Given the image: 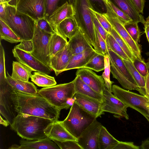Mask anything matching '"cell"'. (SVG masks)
I'll use <instances>...</instances> for the list:
<instances>
[{"label": "cell", "mask_w": 149, "mask_h": 149, "mask_svg": "<svg viewBox=\"0 0 149 149\" xmlns=\"http://www.w3.org/2000/svg\"><path fill=\"white\" fill-rule=\"evenodd\" d=\"M11 97L17 113L58 120L61 110L38 94L29 95L13 91Z\"/></svg>", "instance_id": "obj_1"}, {"label": "cell", "mask_w": 149, "mask_h": 149, "mask_svg": "<svg viewBox=\"0 0 149 149\" xmlns=\"http://www.w3.org/2000/svg\"><path fill=\"white\" fill-rule=\"evenodd\" d=\"M54 121L41 117L18 113L10 125L23 139L33 140L47 137L45 130Z\"/></svg>", "instance_id": "obj_2"}, {"label": "cell", "mask_w": 149, "mask_h": 149, "mask_svg": "<svg viewBox=\"0 0 149 149\" xmlns=\"http://www.w3.org/2000/svg\"><path fill=\"white\" fill-rule=\"evenodd\" d=\"M6 14L2 19L22 40H31L33 37L35 21L29 16L21 13L16 7L8 3Z\"/></svg>", "instance_id": "obj_3"}, {"label": "cell", "mask_w": 149, "mask_h": 149, "mask_svg": "<svg viewBox=\"0 0 149 149\" xmlns=\"http://www.w3.org/2000/svg\"><path fill=\"white\" fill-rule=\"evenodd\" d=\"M73 81L69 83L44 87L38 90V94L52 105L61 110L68 109L74 102L75 93Z\"/></svg>", "instance_id": "obj_4"}, {"label": "cell", "mask_w": 149, "mask_h": 149, "mask_svg": "<svg viewBox=\"0 0 149 149\" xmlns=\"http://www.w3.org/2000/svg\"><path fill=\"white\" fill-rule=\"evenodd\" d=\"M74 11V17L80 30L90 44L95 47V33L90 8H93L89 0H69Z\"/></svg>", "instance_id": "obj_5"}, {"label": "cell", "mask_w": 149, "mask_h": 149, "mask_svg": "<svg viewBox=\"0 0 149 149\" xmlns=\"http://www.w3.org/2000/svg\"><path fill=\"white\" fill-rule=\"evenodd\" d=\"M96 118L74 102L67 117L62 122L69 132L77 139Z\"/></svg>", "instance_id": "obj_6"}, {"label": "cell", "mask_w": 149, "mask_h": 149, "mask_svg": "<svg viewBox=\"0 0 149 149\" xmlns=\"http://www.w3.org/2000/svg\"><path fill=\"white\" fill-rule=\"evenodd\" d=\"M113 94L128 107L136 110L149 122V99L146 97L113 85Z\"/></svg>", "instance_id": "obj_7"}, {"label": "cell", "mask_w": 149, "mask_h": 149, "mask_svg": "<svg viewBox=\"0 0 149 149\" xmlns=\"http://www.w3.org/2000/svg\"><path fill=\"white\" fill-rule=\"evenodd\" d=\"M52 34L41 29L35 22L34 34L31 39L33 49L30 54L49 67L50 62L49 41Z\"/></svg>", "instance_id": "obj_8"}, {"label": "cell", "mask_w": 149, "mask_h": 149, "mask_svg": "<svg viewBox=\"0 0 149 149\" xmlns=\"http://www.w3.org/2000/svg\"><path fill=\"white\" fill-rule=\"evenodd\" d=\"M104 2L106 8V12L102 13L112 27L125 41L136 57L140 60H142L139 45L136 43L131 37L108 4L107 1H104Z\"/></svg>", "instance_id": "obj_9"}, {"label": "cell", "mask_w": 149, "mask_h": 149, "mask_svg": "<svg viewBox=\"0 0 149 149\" xmlns=\"http://www.w3.org/2000/svg\"><path fill=\"white\" fill-rule=\"evenodd\" d=\"M13 91L7 78L0 84V113L9 122L10 125L18 114L11 97V93Z\"/></svg>", "instance_id": "obj_10"}, {"label": "cell", "mask_w": 149, "mask_h": 149, "mask_svg": "<svg viewBox=\"0 0 149 149\" xmlns=\"http://www.w3.org/2000/svg\"><path fill=\"white\" fill-rule=\"evenodd\" d=\"M17 11L35 21L46 17V0H17Z\"/></svg>", "instance_id": "obj_11"}, {"label": "cell", "mask_w": 149, "mask_h": 149, "mask_svg": "<svg viewBox=\"0 0 149 149\" xmlns=\"http://www.w3.org/2000/svg\"><path fill=\"white\" fill-rule=\"evenodd\" d=\"M102 95L104 97L102 105L103 112L113 114L114 117L117 118H125L127 120L129 119L127 113L128 107L109 91L105 86Z\"/></svg>", "instance_id": "obj_12"}, {"label": "cell", "mask_w": 149, "mask_h": 149, "mask_svg": "<svg viewBox=\"0 0 149 149\" xmlns=\"http://www.w3.org/2000/svg\"><path fill=\"white\" fill-rule=\"evenodd\" d=\"M102 125L96 120L82 132L77 141L82 149H99V137Z\"/></svg>", "instance_id": "obj_13"}, {"label": "cell", "mask_w": 149, "mask_h": 149, "mask_svg": "<svg viewBox=\"0 0 149 149\" xmlns=\"http://www.w3.org/2000/svg\"><path fill=\"white\" fill-rule=\"evenodd\" d=\"M14 57L18 62L29 67L33 71L50 74L52 69L41 62L30 53L26 52L15 46L12 50Z\"/></svg>", "instance_id": "obj_14"}, {"label": "cell", "mask_w": 149, "mask_h": 149, "mask_svg": "<svg viewBox=\"0 0 149 149\" xmlns=\"http://www.w3.org/2000/svg\"><path fill=\"white\" fill-rule=\"evenodd\" d=\"M76 75L79 76L84 82L93 90L102 95L105 86L102 76L97 75L91 70L84 67L78 69Z\"/></svg>", "instance_id": "obj_15"}, {"label": "cell", "mask_w": 149, "mask_h": 149, "mask_svg": "<svg viewBox=\"0 0 149 149\" xmlns=\"http://www.w3.org/2000/svg\"><path fill=\"white\" fill-rule=\"evenodd\" d=\"M73 98L76 103L96 118L104 114L102 110V102L77 93H75Z\"/></svg>", "instance_id": "obj_16"}, {"label": "cell", "mask_w": 149, "mask_h": 149, "mask_svg": "<svg viewBox=\"0 0 149 149\" xmlns=\"http://www.w3.org/2000/svg\"><path fill=\"white\" fill-rule=\"evenodd\" d=\"M74 15L72 5L66 1L53 11L47 20L53 31L57 33V27L60 23L66 19L74 17Z\"/></svg>", "instance_id": "obj_17"}, {"label": "cell", "mask_w": 149, "mask_h": 149, "mask_svg": "<svg viewBox=\"0 0 149 149\" xmlns=\"http://www.w3.org/2000/svg\"><path fill=\"white\" fill-rule=\"evenodd\" d=\"M45 132L47 137L52 140L61 141L68 140L77 141V139L65 127L62 121L57 120L54 121L45 129Z\"/></svg>", "instance_id": "obj_18"}, {"label": "cell", "mask_w": 149, "mask_h": 149, "mask_svg": "<svg viewBox=\"0 0 149 149\" xmlns=\"http://www.w3.org/2000/svg\"><path fill=\"white\" fill-rule=\"evenodd\" d=\"M73 55L68 43L62 50L51 58L50 67L56 76L64 71Z\"/></svg>", "instance_id": "obj_19"}, {"label": "cell", "mask_w": 149, "mask_h": 149, "mask_svg": "<svg viewBox=\"0 0 149 149\" xmlns=\"http://www.w3.org/2000/svg\"><path fill=\"white\" fill-rule=\"evenodd\" d=\"M20 145L13 144L9 148L10 149H59V147L48 137L36 140H21Z\"/></svg>", "instance_id": "obj_20"}, {"label": "cell", "mask_w": 149, "mask_h": 149, "mask_svg": "<svg viewBox=\"0 0 149 149\" xmlns=\"http://www.w3.org/2000/svg\"><path fill=\"white\" fill-rule=\"evenodd\" d=\"M127 15L133 21L146 22L142 15L136 10L131 0H109Z\"/></svg>", "instance_id": "obj_21"}, {"label": "cell", "mask_w": 149, "mask_h": 149, "mask_svg": "<svg viewBox=\"0 0 149 149\" xmlns=\"http://www.w3.org/2000/svg\"><path fill=\"white\" fill-rule=\"evenodd\" d=\"M97 52L94 48L73 55L64 71L84 68L93 56Z\"/></svg>", "instance_id": "obj_22"}, {"label": "cell", "mask_w": 149, "mask_h": 149, "mask_svg": "<svg viewBox=\"0 0 149 149\" xmlns=\"http://www.w3.org/2000/svg\"><path fill=\"white\" fill-rule=\"evenodd\" d=\"M68 44L73 55L81 53L88 49L93 48L80 30L69 39Z\"/></svg>", "instance_id": "obj_23"}, {"label": "cell", "mask_w": 149, "mask_h": 149, "mask_svg": "<svg viewBox=\"0 0 149 149\" xmlns=\"http://www.w3.org/2000/svg\"><path fill=\"white\" fill-rule=\"evenodd\" d=\"M7 79L14 91L29 95L38 94V90L33 83L13 78L7 71Z\"/></svg>", "instance_id": "obj_24"}, {"label": "cell", "mask_w": 149, "mask_h": 149, "mask_svg": "<svg viewBox=\"0 0 149 149\" xmlns=\"http://www.w3.org/2000/svg\"><path fill=\"white\" fill-rule=\"evenodd\" d=\"M80 29L74 17L66 19L61 22L57 28V34L65 38L70 39Z\"/></svg>", "instance_id": "obj_25"}, {"label": "cell", "mask_w": 149, "mask_h": 149, "mask_svg": "<svg viewBox=\"0 0 149 149\" xmlns=\"http://www.w3.org/2000/svg\"><path fill=\"white\" fill-rule=\"evenodd\" d=\"M74 85L76 93L86 95L102 102L104 98L103 95L91 88L84 82L79 76H76L73 80Z\"/></svg>", "instance_id": "obj_26"}, {"label": "cell", "mask_w": 149, "mask_h": 149, "mask_svg": "<svg viewBox=\"0 0 149 149\" xmlns=\"http://www.w3.org/2000/svg\"><path fill=\"white\" fill-rule=\"evenodd\" d=\"M119 141L113 137L102 125L98 139L99 149H113Z\"/></svg>", "instance_id": "obj_27"}, {"label": "cell", "mask_w": 149, "mask_h": 149, "mask_svg": "<svg viewBox=\"0 0 149 149\" xmlns=\"http://www.w3.org/2000/svg\"><path fill=\"white\" fill-rule=\"evenodd\" d=\"M11 77L13 79L25 81H29L32 75V70L18 61H13Z\"/></svg>", "instance_id": "obj_28"}, {"label": "cell", "mask_w": 149, "mask_h": 149, "mask_svg": "<svg viewBox=\"0 0 149 149\" xmlns=\"http://www.w3.org/2000/svg\"><path fill=\"white\" fill-rule=\"evenodd\" d=\"M107 50L106 54L108 55L110 60L113 62L130 81L137 86L134 79L126 67L123 59L112 51L107 44Z\"/></svg>", "instance_id": "obj_29"}, {"label": "cell", "mask_w": 149, "mask_h": 149, "mask_svg": "<svg viewBox=\"0 0 149 149\" xmlns=\"http://www.w3.org/2000/svg\"><path fill=\"white\" fill-rule=\"evenodd\" d=\"M123 60L127 69L138 86V91L141 95L146 96L145 77L138 72L131 61L123 59Z\"/></svg>", "instance_id": "obj_30"}, {"label": "cell", "mask_w": 149, "mask_h": 149, "mask_svg": "<svg viewBox=\"0 0 149 149\" xmlns=\"http://www.w3.org/2000/svg\"><path fill=\"white\" fill-rule=\"evenodd\" d=\"M110 60L111 72L113 77L117 80L124 88L130 90L139 91L137 86L130 81L123 74L113 62Z\"/></svg>", "instance_id": "obj_31"}, {"label": "cell", "mask_w": 149, "mask_h": 149, "mask_svg": "<svg viewBox=\"0 0 149 149\" xmlns=\"http://www.w3.org/2000/svg\"><path fill=\"white\" fill-rule=\"evenodd\" d=\"M31 78L32 82L40 87H48L56 84L54 77L42 72H34Z\"/></svg>", "instance_id": "obj_32"}, {"label": "cell", "mask_w": 149, "mask_h": 149, "mask_svg": "<svg viewBox=\"0 0 149 149\" xmlns=\"http://www.w3.org/2000/svg\"><path fill=\"white\" fill-rule=\"evenodd\" d=\"M68 43L67 39L62 36L56 33L52 34L49 41L50 58L62 50Z\"/></svg>", "instance_id": "obj_33"}, {"label": "cell", "mask_w": 149, "mask_h": 149, "mask_svg": "<svg viewBox=\"0 0 149 149\" xmlns=\"http://www.w3.org/2000/svg\"><path fill=\"white\" fill-rule=\"evenodd\" d=\"M0 36L1 39L12 43L21 42L22 40L1 19H0Z\"/></svg>", "instance_id": "obj_34"}, {"label": "cell", "mask_w": 149, "mask_h": 149, "mask_svg": "<svg viewBox=\"0 0 149 149\" xmlns=\"http://www.w3.org/2000/svg\"><path fill=\"white\" fill-rule=\"evenodd\" d=\"M84 68L90 69L97 72L104 70V55L96 53L86 64Z\"/></svg>", "instance_id": "obj_35"}, {"label": "cell", "mask_w": 149, "mask_h": 149, "mask_svg": "<svg viewBox=\"0 0 149 149\" xmlns=\"http://www.w3.org/2000/svg\"><path fill=\"white\" fill-rule=\"evenodd\" d=\"M109 33L114 38L130 60L133 63L134 58L136 57L125 41L113 27Z\"/></svg>", "instance_id": "obj_36"}, {"label": "cell", "mask_w": 149, "mask_h": 149, "mask_svg": "<svg viewBox=\"0 0 149 149\" xmlns=\"http://www.w3.org/2000/svg\"><path fill=\"white\" fill-rule=\"evenodd\" d=\"M106 42L111 49L123 59L130 60L114 38L109 33L107 36Z\"/></svg>", "instance_id": "obj_37"}, {"label": "cell", "mask_w": 149, "mask_h": 149, "mask_svg": "<svg viewBox=\"0 0 149 149\" xmlns=\"http://www.w3.org/2000/svg\"><path fill=\"white\" fill-rule=\"evenodd\" d=\"M104 57V71L103 72L102 77L105 81V87L110 92L112 93V84L114 83L110 79V73L111 72L110 60L108 55L105 54Z\"/></svg>", "instance_id": "obj_38"}, {"label": "cell", "mask_w": 149, "mask_h": 149, "mask_svg": "<svg viewBox=\"0 0 149 149\" xmlns=\"http://www.w3.org/2000/svg\"><path fill=\"white\" fill-rule=\"evenodd\" d=\"M138 22L132 21L123 24L125 28L133 40L137 43L139 42L140 31Z\"/></svg>", "instance_id": "obj_39"}, {"label": "cell", "mask_w": 149, "mask_h": 149, "mask_svg": "<svg viewBox=\"0 0 149 149\" xmlns=\"http://www.w3.org/2000/svg\"><path fill=\"white\" fill-rule=\"evenodd\" d=\"M95 43L94 47L96 52L99 54L104 55L107 50V45L106 41L103 39L95 27Z\"/></svg>", "instance_id": "obj_40"}, {"label": "cell", "mask_w": 149, "mask_h": 149, "mask_svg": "<svg viewBox=\"0 0 149 149\" xmlns=\"http://www.w3.org/2000/svg\"><path fill=\"white\" fill-rule=\"evenodd\" d=\"M90 9L94 14L100 24L109 33L112 27L103 14L95 11L93 8H90Z\"/></svg>", "instance_id": "obj_41"}, {"label": "cell", "mask_w": 149, "mask_h": 149, "mask_svg": "<svg viewBox=\"0 0 149 149\" xmlns=\"http://www.w3.org/2000/svg\"><path fill=\"white\" fill-rule=\"evenodd\" d=\"M135 68L138 72L143 77H145L149 72L148 64L144 61L135 57L133 63Z\"/></svg>", "instance_id": "obj_42"}, {"label": "cell", "mask_w": 149, "mask_h": 149, "mask_svg": "<svg viewBox=\"0 0 149 149\" xmlns=\"http://www.w3.org/2000/svg\"><path fill=\"white\" fill-rule=\"evenodd\" d=\"M107 2L123 24L133 21L127 15L111 2L108 0Z\"/></svg>", "instance_id": "obj_43"}, {"label": "cell", "mask_w": 149, "mask_h": 149, "mask_svg": "<svg viewBox=\"0 0 149 149\" xmlns=\"http://www.w3.org/2000/svg\"><path fill=\"white\" fill-rule=\"evenodd\" d=\"M6 79L5 66V53L4 49L0 43V84Z\"/></svg>", "instance_id": "obj_44"}, {"label": "cell", "mask_w": 149, "mask_h": 149, "mask_svg": "<svg viewBox=\"0 0 149 149\" xmlns=\"http://www.w3.org/2000/svg\"><path fill=\"white\" fill-rule=\"evenodd\" d=\"M61 149H82L77 142L72 140L63 141L52 140Z\"/></svg>", "instance_id": "obj_45"}, {"label": "cell", "mask_w": 149, "mask_h": 149, "mask_svg": "<svg viewBox=\"0 0 149 149\" xmlns=\"http://www.w3.org/2000/svg\"><path fill=\"white\" fill-rule=\"evenodd\" d=\"M91 11L92 19L95 27L97 30L99 32L103 39L106 41L107 36L109 33L100 24L97 18H96L94 14L92 13L91 10Z\"/></svg>", "instance_id": "obj_46"}, {"label": "cell", "mask_w": 149, "mask_h": 149, "mask_svg": "<svg viewBox=\"0 0 149 149\" xmlns=\"http://www.w3.org/2000/svg\"><path fill=\"white\" fill-rule=\"evenodd\" d=\"M15 47L26 52L31 53L33 49V44L32 40H22L20 43Z\"/></svg>", "instance_id": "obj_47"}, {"label": "cell", "mask_w": 149, "mask_h": 149, "mask_svg": "<svg viewBox=\"0 0 149 149\" xmlns=\"http://www.w3.org/2000/svg\"><path fill=\"white\" fill-rule=\"evenodd\" d=\"M35 22L41 29L46 32L52 34L56 33L49 24L46 17L35 21Z\"/></svg>", "instance_id": "obj_48"}, {"label": "cell", "mask_w": 149, "mask_h": 149, "mask_svg": "<svg viewBox=\"0 0 149 149\" xmlns=\"http://www.w3.org/2000/svg\"><path fill=\"white\" fill-rule=\"evenodd\" d=\"M140 147L135 145L132 142L120 141L113 149H139Z\"/></svg>", "instance_id": "obj_49"}, {"label": "cell", "mask_w": 149, "mask_h": 149, "mask_svg": "<svg viewBox=\"0 0 149 149\" xmlns=\"http://www.w3.org/2000/svg\"><path fill=\"white\" fill-rule=\"evenodd\" d=\"M61 0H46V16H49L56 9L57 4Z\"/></svg>", "instance_id": "obj_50"}, {"label": "cell", "mask_w": 149, "mask_h": 149, "mask_svg": "<svg viewBox=\"0 0 149 149\" xmlns=\"http://www.w3.org/2000/svg\"><path fill=\"white\" fill-rule=\"evenodd\" d=\"M137 11L143 14L145 1V0H131Z\"/></svg>", "instance_id": "obj_51"}, {"label": "cell", "mask_w": 149, "mask_h": 149, "mask_svg": "<svg viewBox=\"0 0 149 149\" xmlns=\"http://www.w3.org/2000/svg\"><path fill=\"white\" fill-rule=\"evenodd\" d=\"M92 6H93L95 5H97L102 10L106 9V6L104 0H89Z\"/></svg>", "instance_id": "obj_52"}, {"label": "cell", "mask_w": 149, "mask_h": 149, "mask_svg": "<svg viewBox=\"0 0 149 149\" xmlns=\"http://www.w3.org/2000/svg\"><path fill=\"white\" fill-rule=\"evenodd\" d=\"M7 2L0 3V19H2L5 16L6 14V7Z\"/></svg>", "instance_id": "obj_53"}, {"label": "cell", "mask_w": 149, "mask_h": 149, "mask_svg": "<svg viewBox=\"0 0 149 149\" xmlns=\"http://www.w3.org/2000/svg\"><path fill=\"white\" fill-rule=\"evenodd\" d=\"M145 89L146 96L149 99V71L147 76L145 77Z\"/></svg>", "instance_id": "obj_54"}, {"label": "cell", "mask_w": 149, "mask_h": 149, "mask_svg": "<svg viewBox=\"0 0 149 149\" xmlns=\"http://www.w3.org/2000/svg\"><path fill=\"white\" fill-rule=\"evenodd\" d=\"M140 149H149V140L147 139L142 141Z\"/></svg>", "instance_id": "obj_55"}, {"label": "cell", "mask_w": 149, "mask_h": 149, "mask_svg": "<svg viewBox=\"0 0 149 149\" xmlns=\"http://www.w3.org/2000/svg\"><path fill=\"white\" fill-rule=\"evenodd\" d=\"M144 25L145 33L149 43V22H146Z\"/></svg>", "instance_id": "obj_56"}, {"label": "cell", "mask_w": 149, "mask_h": 149, "mask_svg": "<svg viewBox=\"0 0 149 149\" xmlns=\"http://www.w3.org/2000/svg\"><path fill=\"white\" fill-rule=\"evenodd\" d=\"M0 124H1L5 127H7L10 124L9 123L7 120L3 119L1 116H0Z\"/></svg>", "instance_id": "obj_57"}, {"label": "cell", "mask_w": 149, "mask_h": 149, "mask_svg": "<svg viewBox=\"0 0 149 149\" xmlns=\"http://www.w3.org/2000/svg\"><path fill=\"white\" fill-rule=\"evenodd\" d=\"M7 1L9 5L13 6H16V3H17V0H6Z\"/></svg>", "instance_id": "obj_58"}, {"label": "cell", "mask_w": 149, "mask_h": 149, "mask_svg": "<svg viewBox=\"0 0 149 149\" xmlns=\"http://www.w3.org/2000/svg\"><path fill=\"white\" fill-rule=\"evenodd\" d=\"M146 22H149V15L148 16V17L146 19Z\"/></svg>", "instance_id": "obj_59"}, {"label": "cell", "mask_w": 149, "mask_h": 149, "mask_svg": "<svg viewBox=\"0 0 149 149\" xmlns=\"http://www.w3.org/2000/svg\"><path fill=\"white\" fill-rule=\"evenodd\" d=\"M148 64V69H149V60L148 62V64Z\"/></svg>", "instance_id": "obj_60"}, {"label": "cell", "mask_w": 149, "mask_h": 149, "mask_svg": "<svg viewBox=\"0 0 149 149\" xmlns=\"http://www.w3.org/2000/svg\"><path fill=\"white\" fill-rule=\"evenodd\" d=\"M104 1H107L108 0H104Z\"/></svg>", "instance_id": "obj_61"}]
</instances>
